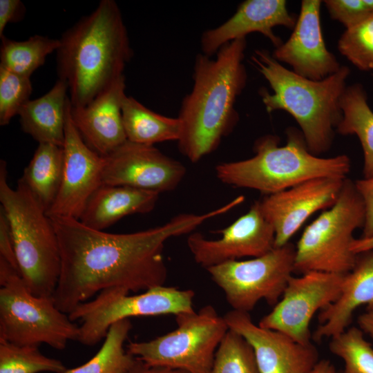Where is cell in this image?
I'll return each instance as SVG.
<instances>
[{"mask_svg":"<svg viewBox=\"0 0 373 373\" xmlns=\"http://www.w3.org/2000/svg\"><path fill=\"white\" fill-rule=\"evenodd\" d=\"M229 210L224 204L202 214L180 213L160 226L128 233L93 229L74 218H50L61 256L60 274L52 296L57 307L69 314L106 289L129 293L164 285L165 242L191 233Z\"/></svg>","mask_w":373,"mask_h":373,"instance_id":"obj_1","label":"cell"},{"mask_svg":"<svg viewBox=\"0 0 373 373\" xmlns=\"http://www.w3.org/2000/svg\"><path fill=\"white\" fill-rule=\"evenodd\" d=\"M246 46V38L238 39L222 46L214 59L202 52L195 58L193 87L183 98L178 117V146L190 162L213 152L238 123L236 102L247 80Z\"/></svg>","mask_w":373,"mask_h":373,"instance_id":"obj_2","label":"cell"},{"mask_svg":"<svg viewBox=\"0 0 373 373\" xmlns=\"http://www.w3.org/2000/svg\"><path fill=\"white\" fill-rule=\"evenodd\" d=\"M57 73L68 84L72 107L84 106L122 76L133 51L122 13L102 0L61 36Z\"/></svg>","mask_w":373,"mask_h":373,"instance_id":"obj_3","label":"cell"},{"mask_svg":"<svg viewBox=\"0 0 373 373\" xmlns=\"http://www.w3.org/2000/svg\"><path fill=\"white\" fill-rule=\"evenodd\" d=\"M251 59L273 91L260 90L266 111L271 113L283 110L290 114L312 154L318 156L327 151L342 119L341 99L347 87L349 68L342 66L325 79L314 81L287 69L267 50H255Z\"/></svg>","mask_w":373,"mask_h":373,"instance_id":"obj_4","label":"cell"},{"mask_svg":"<svg viewBox=\"0 0 373 373\" xmlns=\"http://www.w3.org/2000/svg\"><path fill=\"white\" fill-rule=\"evenodd\" d=\"M287 143L279 146L274 135L259 137L254 155L236 162L218 164L217 178L227 185L274 194L317 178H346L350 160L346 155L320 157L308 149L301 131L287 130Z\"/></svg>","mask_w":373,"mask_h":373,"instance_id":"obj_5","label":"cell"},{"mask_svg":"<svg viewBox=\"0 0 373 373\" xmlns=\"http://www.w3.org/2000/svg\"><path fill=\"white\" fill-rule=\"evenodd\" d=\"M0 202L11 231L21 277L28 290L52 297L61 270L57 233L46 211L20 178L15 189L8 182L7 164L0 162Z\"/></svg>","mask_w":373,"mask_h":373,"instance_id":"obj_6","label":"cell"},{"mask_svg":"<svg viewBox=\"0 0 373 373\" xmlns=\"http://www.w3.org/2000/svg\"><path fill=\"white\" fill-rule=\"evenodd\" d=\"M0 286V340L20 346L45 343L59 350L77 341L79 325L57 307L52 296L32 294L21 274L2 258Z\"/></svg>","mask_w":373,"mask_h":373,"instance_id":"obj_7","label":"cell"},{"mask_svg":"<svg viewBox=\"0 0 373 373\" xmlns=\"http://www.w3.org/2000/svg\"><path fill=\"white\" fill-rule=\"evenodd\" d=\"M365 211L355 183L345 179L336 202L303 232L295 252V271L346 274L356 255L351 249L354 231L363 227Z\"/></svg>","mask_w":373,"mask_h":373,"instance_id":"obj_8","label":"cell"},{"mask_svg":"<svg viewBox=\"0 0 373 373\" xmlns=\"http://www.w3.org/2000/svg\"><path fill=\"white\" fill-rule=\"evenodd\" d=\"M175 316L177 328L148 341L130 342L127 352L149 367L211 373L216 352L229 330L211 305Z\"/></svg>","mask_w":373,"mask_h":373,"instance_id":"obj_9","label":"cell"},{"mask_svg":"<svg viewBox=\"0 0 373 373\" xmlns=\"http://www.w3.org/2000/svg\"><path fill=\"white\" fill-rule=\"evenodd\" d=\"M128 294L122 289L108 288L78 305L68 314L72 321L81 322L77 341L85 345H95L106 337L113 323L131 317L176 316L194 311L192 289L160 285L136 295Z\"/></svg>","mask_w":373,"mask_h":373,"instance_id":"obj_10","label":"cell"},{"mask_svg":"<svg viewBox=\"0 0 373 373\" xmlns=\"http://www.w3.org/2000/svg\"><path fill=\"white\" fill-rule=\"evenodd\" d=\"M296 247L290 242L267 254L228 261L206 270L233 310L251 312L265 300L274 306L295 271Z\"/></svg>","mask_w":373,"mask_h":373,"instance_id":"obj_11","label":"cell"},{"mask_svg":"<svg viewBox=\"0 0 373 373\" xmlns=\"http://www.w3.org/2000/svg\"><path fill=\"white\" fill-rule=\"evenodd\" d=\"M344 276L322 271L292 276L279 301L258 325L281 332L302 344L311 343L312 318L338 298Z\"/></svg>","mask_w":373,"mask_h":373,"instance_id":"obj_12","label":"cell"},{"mask_svg":"<svg viewBox=\"0 0 373 373\" xmlns=\"http://www.w3.org/2000/svg\"><path fill=\"white\" fill-rule=\"evenodd\" d=\"M216 240L192 233L187 238L188 248L194 260L204 269L241 258L262 256L274 248L273 227L263 216L259 201L232 224L217 231Z\"/></svg>","mask_w":373,"mask_h":373,"instance_id":"obj_13","label":"cell"},{"mask_svg":"<svg viewBox=\"0 0 373 373\" xmlns=\"http://www.w3.org/2000/svg\"><path fill=\"white\" fill-rule=\"evenodd\" d=\"M102 171L104 184L127 186L159 193L177 188L186 168L154 146L125 142L108 156Z\"/></svg>","mask_w":373,"mask_h":373,"instance_id":"obj_14","label":"cell"},{"mask_svg":"<svg viewBox=\"0 0 373 373\" xmlns=\"http://www.w3.org/2000/svg\"><path fill=\"white\" fill-rule=\"evenodd\" d=\"M68 104L64 142V168L61 186L50 209L49 218L79 220L93 192L102 184L105 158L92 150L84 141L71 117Z\"/></svg>","mask_w":373,"mask_h":373,"instance_id":"obj_15","label":"cell"},{"mask_svg":"<svg viewBox=\"0 0 373 373\" xmlns=\"http://www.w3.org/2000/svg\"><path fill=\"white\" fill-rule=\"evenodd\" d=\"M346 178L311 179L267 195L259 201L263 216L274 230V247L289 242L312 214L331 207L337 200Z\"/></svg>","mask_w":373,"mask_h":373,"instance_id":"obj_16","label":"cell"},{"mask_svg":"<svg viewBox=\"0 0 373 373\" xmlns=\"http://www.w3.org/2000/svg\"><path fill=\"white\" fill-rule=\"evenodd\" d=\"M223 317L229 329L251 346L260 373H311L320 361L312 343L302 344L281 332L260 327L248 312L231 309Z\"/></svg>","mask_w":373,"mask_h":373,"instance_id":"obj_17","label":"cell"},{"mask_svg":"<svg viewBox=\"0 0 373 373\" xmlns=\"http://www.w3.org/2000/svg\"><path fill=\"white\" fill-rule=\"evenodd\" d=\"M319 0H303L290 37L276 48L272 56L307 79L320 81L342 66L325 45L321 23Z\"/></svg>","mask_w":373,"mask_h":373,"instance_id":"obj_18","label":"cell"},{"mask_svg":"<svg viewBox=\"0 0 373 373\" xmlns=\"http://www.w3.org/2000/svg\"><path fill=\"white\" fill-rule=\"evenodd\" d=\"M296 20L289 12L285 0H246L225 22L203 32L200 38L202 53L211 57L224 44L245 38L251 32L261 33L277 48L283 41L273 28L278 26L294 28Z\"/></svg>","mask_w":373,"mask_h":373,"instance_id":"obj_19","label":"cell"},{"mask_svg":"<svg viewBox=\"0 0 373 373\" xmlns=\"http://www.w3.org/2000/svg\"><path fill=\"white\" fill-rule=\"evenodd\" d=\"M123 75L84 106L72 107V120L86 144L106 157L127 141L122 113Z\"/></svg>","mask_w":373,"mask_h":373,"instance_id":"obj_20","label":"cell"},{"mask_svg":"<svg viewBox=\"0 0 373 373\" xmlns=\"http://www.w3.org/2000/svg\"><path fill=\"white\" fill-rule=\"evenodd\" d=\"M365 305H373V249L357 254L353 268L345 274L340 296L319 313L312 338L321 342L343 332L354 312Z\"/></svg>","mask_w":373,"mask_h":373,"instance_id":"obj_21","label":"cell"},{"mask_svg":"<svg viewBox=\"0 0 373 373\" xmlns=\"http://www.w3.org/2000/svg\"><path fill=\"white\" fill-rule=\"evenodd\" d=\"M159 195L155 191L102 184L89 198L79 220L104 231L126 216L151 212Z\"/></svg>","mask_w":373,"mask_h":373,"instance_id":"obj_22","label":"cell"},{"mask_svg":"<svg viewBox=\"0 0 373 373\" xmlns=\"http://www.w3.org/2000/svg\"><path fill=\"white\" fill-rule=\"evenodd\" d=\"M68 93L67 83L58 79L47 93L29 100L18 114L23 131L39 143L63 146L66 109L70 100Z\"/></svg>","mask_w":373,"mask_h":373,"instance_id":"obj_23","label":"cell"},{"mask_svg":"<svg viewBox=\"0 0 373 373\" xmlns=\"http://www.w3.org/2000/svg\"><path fill=\"white\" fill-rule=\"evenodd\" d=\"M64 168L63 146L39 143L21 179L47 212L59 192Z\"/></svg>","mask_w":373,"mask_h":373,"instance_id":"obj_24","label":"cell"},{"mask_svg":"<svg viewBox=\"0 0 373 373\" xmlns=\"http://www.w3.org/2000/svg\"><path fill=\"white\" fill-rule=\"evenodd\" d=\"M122 113L128 141L154 146L167 141L178 142L180 138L181 122L178 117L157 113L131 96H124Z\"/></svg>","mask_w":373,"mask_h":373,"instance_id":"obj_25","label":"cell"},{"mask_svg":"<svg viewBox=\"0 0 373 373\" xmlns=\"http://www.w3.org/2000/svg\"><path fill=\"white\" fill-rule=\"evenodd\" d=\"M341 108L343 116L336 131L341 135H354L358 138L363 153V175L370 178L373 175V111L364 87L360 84L347 86Z\"/></svg>","mask_w":373,"mask_h":373,"instance_id":"obj_26","label":"cell"},{"mask_svg":"<svg viewBox=\"0 0 373 373\" xmlns=\"http://www.w3.org/2000/svg\"><path fill=\"white\" fill-rule=\"evenodd\" d=\"M131 328L129 319L113 323L96 354L86 363L67 369L64 373H128L138 361L124 348Z\"/></svg>","mask_w":373,"mask_h":373,"instance_id":"obj_27","label":"cell"},{"mask_svg":"<svg viewBox=\"0 0 373 373\" xmlns=\"http://www.w3.org/2000/svg\"><path fill=\"white\" fill-rule=\"evenodd\" d=\"M1 39L0 66L27 77H30L44 64L46 57L57 51L60 46L59 39L38 35L22 41L11 40L5 36Z\"/></svg>","mask_w":373,"mask_h":373,"instance_id":"obj_28","label":"cell"},{"mask_svg":"<svg viewBox=\"0 0 373 373\" xmlns=\"http://www.w3.org/2000/svg\"><path fill=\"white\" fill-rule=\"evenodd\" d=\"M59 360L42 354L37 346H20L0 340V373H64Z\"/></svg>","mask_w":373,"mask_h":373,"instance_id":"obj_29","label":"cell"},{"mask_svg":"<svg viewBox=\"0 0 373 373\" xmlns=\"http://www.w3.org/2000/svg\"><path fill=\"white\" fill-rule=\"evenodd\" d=\"M329 351L343 360L344 373H373V347L356 327L331 338Z\"/></svg>","mask_w":373,"mask_h":373,"instance_id":"obj_30","label":"cell"},{"mask_svg":"<svg viewBox=\"0 0 373 373\" xmlns=\"http://www.w3.org/2000/svg\"><path fill=\"white\" fill-rule=\"evenodd\" d=\"M211 373H260L251 346L229 329L216 352Z\"/></svg>","mask_w":373,"mask_h":373,"instance_id":"obj_31","label":"cell"},{"mask_svg":"<svg viewBox=\"0 0 373 373\" xmlns=\"http://www.w3.org/2000/svg\"><path fill=\"white\" fill-rule=\"evenodd\" d=\"M338 49L359 70L373 71V15L345 29L338 41Z\"/></svg>","mask_w":373,"mask_h":373,"instance_id":"obj_32","label":"cell"},{"mask_svg":"<svg viewBox=\"0 0 373 373\" xmlns=\"http://www.w3.org/2000/svg\"><path fill=\"white\" fill-rule=\"evenodd\" d=\"M30 77L19 75L0 66V125L5 126L18 115L30 100Z\"/></svg>","mask_w":373,"mask_h":373,"instance_id":"obj_33","label":"cell"},{"mask_svg":"<svg viewBox=\"0 0 373 373\" xmlns=\"http://www.w3.org/2000/svg\"><path fill=\"white\" fill-rule=\"evenodd\" d=\"M324 3L331 18L341 23L346 29L373 15L363 0H325Z\"/></svg>","mask_w":373,"mask_h":373,"instance_id":"obj_34","label":"cell"},{"mask_svg":"<svg viewBox=\"0 0 373 373\" xmlns=\"http://www.w3.org/2000/svg\"><path fill=\"white\" fill-rule=\"evenodd\" d=\"M365 207V219L362 238L373 236V175L354 182Z\"/></svg>","mask_w":373,"mask_h":373,"instance_id":"obj_35","label":"cell"},{"mask_svg":"<svg viewBox=\"0 0 373 373\" xmlns=\"http://www.w3.org/2000/svg\"><path fill=\"white\" fill-rule=\"evenodd\" d=\"M0 258L6 260L20 273L10 225L1 209H0Z\"/></svg>","mask_w":373,"mask_h":373,"instance_id":"obj_36","label":"cell"},{"mask_svg":"<svg viewBox=\"0 0 373 373\" xmlns=\"http://www.w3.org/2000/svg\"><path fill=\"white\" fill-rule=\"evenodd\" d=\"M25 6L19 0H0V38L8 23L21 20L25 15Z\"/></svg>","mask_w":373,"mask_h":373,"instance_id":"obj_37","label":"cell"},{"mask_svg":"<svg viewBox=\"0 0 373 373\" xmlns=\"http://www.w3.org/2000/svg\"><path fill=\"white\" fill-rule=\"evenodd\" d=\"M359 328L373 339V305L367 307L358 318Z\"/></svg>","mask_w":373,"mask_h":373,"instance_id":"obj_38","label":"cell"},{"mask_svg":"<svg viewBox=\"0 0 373 373\" xmlns=\"http://www.w3.org/2000/svg\"><path fill=\"white\" fill-rule=\"evenodd\" d=\"M128 373H186L185 372L165 367H149L142 361H137L135 367Z\"/></svg>","mask_w":373,"mask_h":373,"instance_id":"obj_39","label":"cell"},{"mask_svg":"<svg viewBox=\"0 0 373 373\" xmlns=\"http://www.w3.org/2000/svg\"><path fill=\"white\" fill-rule=\"evenodd\" d=\"M352 251L356 254L373 249V236L369 238H355L351 246Z\"/></svg>","mask_w":373,"mask_h":373,"instance_id":"obj_40","label":"cell"},{"mask_svg":"<svg viewBox=\"0 0 373 373\" xmlns=\"http://www.w3.org/2000/svg\"><path fill=\"white\" fill-rule=\"evenodd\" d=\"M333 363L329 360H320L311 373H336Z\"/></svg>","mask_w":373,"mask_h":373,"instance_id":"obj_41","label":"cell"},{"mask_svg":"<svg viewBox=\"0 0 373 373\" xmlns=\"http://www.w3.org/2000/svg\"><path fill=\"white\" fill-rule=\"evenodd\" d=\"M367 8L373 14V0H363Z\"/></svg>","mask_w":373,"mask_h":373,"instance_id":"obj_42","label":"cell"},{"mask_svg":"<svg viewBox=\"0 0 373 373\" xmlns=\"http://www.w3.org/2000/svg\"><path fill=\"white\" fill-rule=\"evenodd\" d=\"M336 373H344L343 371H340V372H336Z\"/></svg>","mask_w":373,"mask_h":373,"instance_id":"obj_43","label":"cell"}]
</instances>
